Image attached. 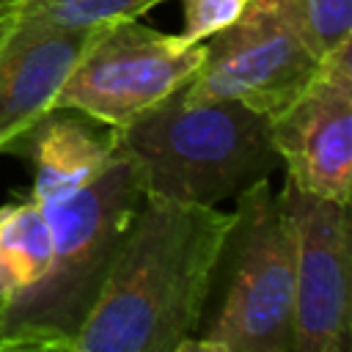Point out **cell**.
Segmentation results:
<instances>
[{"label": "cell", "instance_id": "1", "mask_svg": "<svg viewBox=\"0 0 352 352\" xmlns=\"http://www.w3.org/2000/svg\"><path fill=\"white\" fill-rule=\"evenodd\" d=\"M234 214L146 195L72 352H173L201 316Z\"/></svg>", "mask_w": 352, "mask_h": 352}, {"label": "cell", "instance_id": "17", "mask_svg": "<svg viewBox=\"0 0 352 352\" xmlns=\"http://www.w3.org/2000/svg\"><path fill=\"white\" fill-rule=\"evenodd\" d=\"M349 336H352V330H346V333L336 336V338L324 346V352H352V349H349Z\"/></svg>", "mask_w": 352, "mask_h": 352}, {"label": "cell", "instance_id": "18", "mask_svg": "<svg viewBox=\"0 0 352 352\" xmlns=\"http://www.w3.org/2000/svg\"><path fill=\"white\" fill-rule=\"evenodd\" d=\"M0 3H3V0H0Z\"/></svg>", "mask_w": 352, "mask_h": 352}, {"label": "cell", "instance_id": "4", "mask_svg": "<svg viewBox=\"0 0 352 352\" xmlns=\"http://www.w3.org/2000/svg\"><path fill=\"white\" fill-rule=\"evenodd\" d=\"M220 253L223 300L206 336L231 352H292L294 231L267 179L236 195Z\"/></svg>", "mask_w": 352, "mask_h": 352}, {"label": "cell", "instance_id": "2", "mask_svg": "<svg viewBox=\"0 0 352 352\" xmlns=\"http://www.w3.org/2000/svg\"><path fill=\"white\" fill-rule=\"evenodd\" d=\"M116 132L143 195L217 206L280 162L270 118L239 102H187L182 88Z\"/></svg>", "mask_w": 352, "mask_h": 352}, {"label": "cell", "instance_id": "16", "mask_svg": "<svg viewBox=\"0 0 352 352\" xmlns=\"http://www.w3.org/2000/svg\"><path fill=\"white\" fill-rule=\"evenodd\" d=\"M173 352H231L223 341H214V338H209V336H204V338H192V336H187V338H182L176 346H173Z\"/></svg>", "mask_w": 352, "mask_h": 352}, {"label": "cell", "instance_id": "6", "mask_svg": "<svg viewBox=\"0 0 352 352\" xmlns=\"http://www.w3.org/2000/svg\"><path fill=\"white\" fill-rule=\"evenodd\" d=\"M206 52L182 88L187 102H239L267 118L278 116L316 74L300 0H250L220 33L204 41Z\"/></svg>", "mask_w": 352, "mask_h": 352}, {"label": "cell", "instance_id": "15", "mask_svg": "<svg viewBox=\"0 0 352 352\" xmlns=\"http://www.w3.org/2000/svg\"><path fill=\"white\" fill-rule=\"evenodd\" d=\"M0 352H72V338L41 330L0 333Z\"/></svg>", "mask_w": 352, "mask_h": 352}, {"label": "cell", "instance_id": "13", "mask_svg": "<svg viewBox=\"0 0 352 352\" xmlns=\"http://www.w3.org/2000/svg\"><path fill=\"white\" fill-rule=\"evenodd\" d=\"M60 22L74 28H94L113 19L140 16L162 0H41Z\"/></svg>", "mask_w": 352, "mask_h": 352}, {"label": "cell", "instance_id": "7", "mask_svg": "<svg viewBox=\"0 0 352 352\" xmlns=\"http://www.w3.org/2000/svg\"><path fill=\"white\" fill-rule=\"evenodd\" d=\"M286 179L305 192L349 204L352 192V38L333 47L308 85L270 118Z\"/></svg>", "mask_w": 352, "mask_h": 352}, {"label": "cell", "instance_id": "10", "mask_svg": "<svg viewBox=\"0 0 352 352\" xmlns=\"http://www.w3.org/2000/svg\"><path fill=\"white\" fill-rule=\"evenodd\" d=\"M36 168L33 201L58 204L88 187L116 157V132L96 135L85 121L52 118V113L28 135Z\"/></svg>", "mask_w": 352, "mask_h": 352}, {"label": "cell", "instance_id": "5", "mask_svg": "<svg viewBox=\"0 0 352 352\" xmlns=\"http://www.w3.org/2000/svg\"><path fill=\"white\" fill-rule=\"evenodd\" d=\"M206 44H184L138 16L94 25L77 63L58 91L55 110L82 113L121 129L179 88L204 60Z\"/></svg>", "mask_w": 352, "mask_h": 352}, {"label": "cell", "instance_id": "14", "mask_svg": "<svg viewBox=\"0 0 352 352\" xmlns=\"http://www.w3.org/2000/svg\"><path fill=\"white\" fill-rule=\"evenodd\" d=\"M250 0H182L184 6V28L179 38L184 44H201L228 28Z\"/></svg>", "mask_w": 352, "mask_h": 352}, {"label": "cell", "instance_id": "8", "mask_svg": "<svg viewBox=\"0 0 352 352\" xmlns=\"http://www.w3.org/2000/svg\"><path fill=\"white\" fill-rule=\"evenodd\" d=\"M275 198L294 231L292 352H324L349 330V204L305 192L289 179Z\"/></svg>", "mask_w": 352, "mask_h": 352}, {"label": "cell", "instance_id": "12", "mask_svg": "<svg viewBox=\"0 0 352 352\" xmlns=\"http://www.w3.org/2000/svg\"><path fill=\"white\" fill-rule=\"evenodd\" d=\"M300 14L305 38L319 58L352 38V0H300Z\"/></svg>", "mask_w": 352, "mask_h": 352}, {"label": "cell", "instance_id": "3", "mask_svg": "<svg viewBox=\"0 0 352 352\" xmlns=\"http://www.w3.org/2000/svg\"><path fill=\"white\" fill-rule=\"evenodd\" d=\"M135 165L116 143L113 162L80 192L47 204L52 261L47 275L0 305V333L41 330L74 338L118 245L143 204Z\"/></svg>", "mask_w": 352, "mask_h": 352}, {"label": "cell", "instance_id": "11", "mask_svg": "<svg viewBox=\"0 0 352 352\" xmlns=\"http://www.w3.org/2000/svg\"><path fill=\"white\" fill-rule=\"evenodd\" d=\"M52 261V228L38 201L0 209V275L11 294L38 283Z\"/></svg>", "mask_w": 352, "mask_h": 352}, {"label": "cell", "instance_id": "9", "mask_svg": "<svg viewBox=\"0 0 352 352\" xmlns=\"http://www.w3.org/2000/svg\"><path fill=\"white\" fill-rule=\"evenodd\" d=\"M94 28L60 22L41 0L0 3V151L55 113V99Z\"/></svg>", "mask_w": 352, "mask_h": 352}]
</instances>
